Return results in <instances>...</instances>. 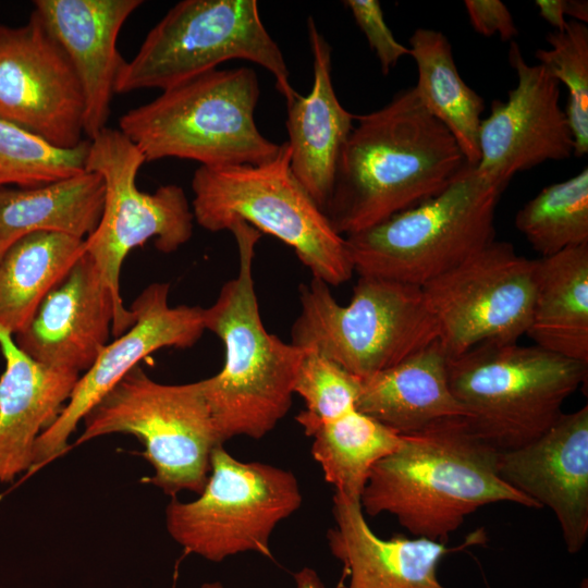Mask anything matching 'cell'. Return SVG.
<instances>
[{"mask_svg": "<svg viewBox=\"0 0 588 588\" xmlns=\"http://www.w3.org/2000/svg\"><path fill=\"white\" fill-rule=\"evenodd\" d=\"M467 166L414 86L400 90L382 108L355 115L324 213L340 235L357 233L434 197Z\"/></svg>", "mask_w": 588, "mask_h": 588, "instance_id": "obj_1", "label": "cell"}, {"mask_svg": "<svg viewBox=\"0 0 588 588\" xmlns=\"http://www.w3.org/2000/svg\"><path fill=\"white\" fill-rule=\"evenodd\" d=\"M499 453L464 417L401 434L397 449L371 468L362 510L368 516H394L414 537L446 542L482 506L511 502L540 509L502 479Z\"/></svg>", "mask_w": 588, "mask_h": 588, "instance_id": "obj_2", "label": "cell"}, {"mask_svg": "<svg viewBox=\"0 0 588 588\" xmlns=\"http://www.w3.org/2000/svg\"><path fill=\"white\" fill-rule=\"evenodd\" d=\"M238 249L237 275L204 308L205 329L224 347L222 369L201 380L218 438L261 439L287 414L304 350L269 333L261 320L253 279L261 233L237 220L228 229Z\"/></svg>", "mask_w": 588, "mask_h": 588, "instance_id": "obj_3", "label": "cell"}, {"mask_svg": "<svg viewBox=\"0 0 588 588\" xmlns=\"http://www.w3.org/2000/svg\"><path fill=\"white\" fill-rule=\"evenodd\" d=\"M259 96L254 69H216L131 109L121 117L119 130L146 162L179 158L203 167L260 164L272 160L281 144L258 130Z\"/></svg>", "mask_w": 588, "mask_h": 588, "instance_id": "obj_4", "label": "cell"}, {"mask_svg": "<svg viewBox=\"0 0 588 588\" xmlns=\"http://www.w3.org/2000/svg\"><path fill=\"white\" fill-rule=\"evenodd\" d=\"M290 160L285 142L260 164L199 166L192 179L194 219L210 232L244 221L292 247L313 278L340 285L354 272L345 238L293 175Z\"/></svg>", "mask_w": 588, "mask_h": 588, "instance_id": "obj_5", "label": "cell"}, {"mask_svg": "<svg viewBox=\"0 0 588 588\" xmlns=\"http://www.w3.org/2000/svg\"><path fill=\"white\" fill-rule=\"evenodd\" d=\"M451 390L473 432L499 451L526 445L563 414L587 380L588 363L537 345L485 342L449 358Z\"/></svg>", "mask_w": 588, "mask_h": 588, "instance_id": "obj_6", "label": "cell"}, {"mask_svg": "<svg viewBox=\"0 0 588 588\" xmlns=\"http://www.w3.org/2000/svg\"><path fill=\"white\" fill-rule=\"evenodd\" d=\"M503 191L467 166L434 197L344 236L354 271L422 286L494 241Z\"/></svg>", "mask_w": 588, "mask_h": 588, "instance_id": "obj_7", "label": "cell"}, {"mask_svg": "<svg viewBox=\"0 0 588 588\" xmlns=\"http://www.w3.org/2000/svg\"><path fill=\"white\" fill-rule=\"evenodd\" d=\"M299 303L291 343L316 351L359 379L439 340L421 286L359 275L343 306L326 282L313 278L299 286Z\"/></svg>", "mask_w": 588, "mask_h": 588, "instance_id": "obj_8", "label": "cell"}, {"mask_svg": "<svg viewBox=\"0 0 588 588\" xmlns=\"http://www.w3.org/2000/svg\"><path fill=\"white\" fill-rule=\"evenodd\" d=\"M246 60L272 74L289 100L284 56L265 27L255 0H183L150 29L136 54L120 69L115 94L174 87L229 60Z\"/></svg>", "mask_w": 588, "mask_h": 588, "instance_id": "obj_9", "label": "cell"}, {"mask_svg": "<svg viewBox=\"0 0 588 588\" xmlns=\"http://www.w3.org/2000/svg\"><path fill=\"white\" fill-rule=\"evenodd\" d=\"M76 444L98 437H136L154 468L149 481L174 498L181 491L201 493L218 438L201 380L164 384L139 365L131 369L83 418Z\"/></svg>", "mask_w": 588, "mask_h": 588, "instance_id": "obj_10", "label": "cell"}, {"mask_svg": "<svg viewBox=\"0 0 588 588\" xmlns=\"http://www.w3.org/2000/svg\"><path fill=\"white\" fill-rule=\"evenodd\" d=\"M295 475L262 463L242 462L217 445L210 473L198 498L175 497L166 509V526L186 552L210 562L255 552L271 558L275 527L302 505Z\"/></svg>", "mask_w": 588, "mask_h": 588, "instance_id": "obj_11", "label": "cell"}, {"mask_svg": "<svg viewBox=\"0 0 588 588\" xmlns=\"http://www.w3.org/2000/svg\"><path fill=\"white\" fill-rule=\"evenodd\" d=\"M145 162L138 147L119 128L107 126L89 139L85 170L102 176L106 192L100 221L85 240V250L121 306L120 273L127 254L149 240L159 252L169 254L193 234L195 219L181 186L162 185L155 193L137 187L136 177Z\"/></svg>", "mask_w": 588, "mask_h": 588, "instance_id": "obj_12", "label": "cell"}, {"mask_svg": "<svg viewBox=\"0 0 588 588\" xmlns=\"http://www.w3.org/2000/svg\"><path fill=\"white\" fill-rule=\"evenodd\" d=\"M537 259L492 241L421 286L449 358L485 343L526 334L536 292Z\"/></svg>", "mask_w": 588, "mask_h": 588, "instance_id": "obj_13", "label": "cell"}, {"mask_svg": "<svg viewBox=\"0 0 588 588\" xmlns=\"http://www.w3.org/2000/svg\"><path fill=\"white\" fill-rule=\"evenodd\" d=\"M84 112L76 73L39 14L0 24V118L72 149L85 139Z\"/></svg>", "mask_w": 588, "mask_h": 588, "instance_id": "obj_14", "label": "cell"}, {"mask_svg": "<svg viewBox=\"0 0 588 588\" xmlns=\"http://www.w3.org/2000/svg\"><path fill=\"white\" fill-rule=\"evenodd\" d=\"M169 290V283H152L133 302L134 324L107 344L78 378L56 421L38 437L30 471L68 451L85 415L143 358L163 347H191L200 339L206 330L204 308L170 307Z\"/></svg>", "mask_w": 588, "mask_h": 588, "instance_id": "obj_15", "label": "cell"}, {"mask_svg": "<svg viewBox=\"0 0 588 588\" xmlns=\"http://www.w3.org/2000/svg\"><path fill=\"white\" fill-rule=\"evenodd\" d=\"M509 61L517 85L494 100L479 127L477 169L505 189L511 179L549 160L574 154V139L560 103L561 84L540 63L530 65L511 42Z\"/></svg>", "mask_w": 588, "mask_h": 588, "instance_id": "obj_16", "label": "cell"}, {"mask_svg": "<svg viewBox=\"0 0 588 588\" xmlns=\"http://www.w3.org/2000/svg\"><path fill=\"white\" fill-rule=\"evenodd\" d=\"M134 322L133 311L117 303L85 250L14 342L40 364L79 373L91 367L110 333L118 338Z\"/></svg>", "mask_w": 588, "mask_h": 588, "instance_id": "obj_17", "label": "cell"}, {"mask_svg": "<svg viewBox=\"0 0 588 588\" xmlns=\"http://www.w3.org/2000/svg\"><path fill=\"white\" fill-rule=\"evenodd\" d=\"M502 479L554 514L566 550L588 538V406L561 417L539 438L499 453Z\"/></svg>", "mask_w": 588, "mask_h": 588, "instance_id": "obj_18", "label": "cell"}, {"mask_svg": "<svg viewBox=\"0 0 588 588\" xmlns=\"http://www.w3.org/2000/svg\"><path fill=\"white\" fill-rule=\"evenodd\" d=\"M34 10L61 46L84 98V135L107 127L115 83L124 59L118 37L142 0H36Z\"/></svg>", "mask_w": 588, "mask_h": 588, "instance_id": "obj_19", "label": "cell"}, {"mask_svg": "<svg viewBox=\"0 0 588 588\" xmlns=\"http://www.w3.org/2000/svg\"><path fill=\"white\" fill-rule=\"evenodd\" d=\"M307 33L313 56V87L286 100L287 144L293 175L324 212L331 198L341 150L355 115L339 101L332 83V48L311 16Z\"/></svg>", "mask_w": 588, "mask_h": 588, "instance_id": "obj_20", "label": "cell"}, {"mask_svg": "<svg viewBox=\"0 0 588 588\" xmlns=\"http://www.w3.org/2000/svg\"><path fill=\"white\" fill-rule=\"evenodd\" d=\"M332 514L327 541L348 577L345 588H450L438 577L439 564L451 551L445 542L381 538L366 522L359 499L336 491Z\"/></svg>", "mask_w": 588, "mask_h": 588, "instance_id": "obj_21", "label": "cell"}, {"mask_svg": "<svg viewBox=\"0 0 588 588\" xmlns=\"http://www.w3.org/2000/svg\"><path fill=\"white\" fill-rule=\"evenodd\" d=\"M0 351V483H7L29 474L35 443L62 412L79 373L34 360L1 328Z\"/></svg>", "mask_w": 588, "mask_h": 588, "instance_id": "obj_22", "label": "cell"}, {"mask_svg": "<svg viewBox=\"0 0 588 588\" xmlns=\"http://www.w3.org/2000/svg\"><path fill=\"white\" fill-rule=\"evenodd\" d=\"M449 357L439 340L394 366L360 379L356 408L400 434L466 412L449 381Z\"/></svg>", "mask_w": 588, "mask_h": 588, "instance_id": "obj_23", "label": "cell"}, {"mask_svg": "<svg viewBox=\"0 0 588 588\" xmlns=\"http://www.w3.org/2000/svg\"><path fill=\"white\" fill-rule=\"evenodd\" d=\"M526 334L541 348L588 363V244L537 259Z\"/></svg>", "mask_w": 588, "mask_h": 588, "instance_id": "obj_24", "label": "cell"}, {"mask_svg": "<svg viewBox=\"0 0 588 588\" xmlns=\"http://www.w3.org/2000/svg\"><path fill=\"white\" fill-rule=\"evenodd\" d=\"M105 182L94 171L33 187L0 188V240L10 246L21 236L48 231L86 240L98 226Z\"/></svg>", "mask_w": 588, "mask_h": 588, "instance_id": "obj_25", "label": "cell"}, {"mask_svg": "<svg viewBox=\"0 0 588 588\" xmlns=\"http://www.w3.org/2000/svg\"><path fill=\"white\" fill-rule=\"evenodd\" d=\"M85 248V240L48 231L13 242L0 260V328L11 334L22 331Z\"/></svg>", "mask_w": 588, "mask_h": 588, "instance_id": "obj_26", "label": "cell"}, {"mask_svg": "<svg viewBox=\"0 0 588 588\" xmlns=\"http://www.w3.org/2000/svg\"><path fill=\"white\" fill-rule=\"evenodd\" d=\"M408 48L417 66L414 88L420 102L453 135L466 162L477 167L483 99L461 77L443 33L417 28Z\"/></svg>", "mask_w": 588, "mask_h": 588, "instance_id": "obj_27", "label": "cell"}, {"mask_svg": "<svg viewBox=\"0 0 588 588\" xmlns=\"http://www.w3.org/2000/svg\"><path fill=\"white\" fill-rule=\"evenodd\" d=\"M311 454L334 491L360 499L371 468L401 443V434L357 408L307 432Z\"/></svg>", "mask_w": 588, "mask_h": 588, "instance_id": "obj_28", "label": "cell"}, {"mask_svg": "<svg viewBox=\"0 0 588 588\" xmlns=\"http://www.w3.org/2000/svg\"><path fill=\"white\" fill-rule=\"evenodd\" d=\"M515 226L541 257L588 244V169L542 188L516 213Z\"/></svg>", "mask_w": 588, "mask_h": 588, "instance_id": "obj_29", "label": "cell"}, {"mask_svg": "<svg viewBox=\"0 0 588 588\" xmlns=\"http://www.w3.org/2000/svg\"><path fill=\"white\" fill-rule=\"evenodd\" d=\"M89 139L72 149L52 146L0 118V188L44 185L85 170Z\"/></svg>", "mask_w": 588, "mask_h": 588, "instance_id": "obj_30", "label": "cell"}, {"mask_svg": "<svg viewBox=\"0 0 588 588\" xmlns=\"http://www.w3.org/2000/svg\"><path fill=\"white\" fill-rule=\"evenodd\" d=\"M549 49H538L536 58L550 74L564 84L568 100L564 109L574 139V155L588 152V28L571 20L562 32L546 38Z\"/></svg>", "mask_w": 588, "mask_h": 588, "instance_id": "obj_31", "label": "cell"}, {"mask_svg": "<svg viewBox=\"0 0 588 588\" xmlns=\"http://www.w3.org/2000/svg\"><path fill=\"white\" fill-rule=\"evenodd\" d=\"M303 350L294 393L305 402L306 409L296 420L307 432L319 422L356 408L362 380L316 351Z\"/></svg>", "mask_w": 588, "mask_h": 588, "instance_id": "obj_32", "label": "cell"}, {"mask_svg": "<svg viewBox=\"0 0 588 588\" xmlns=\"http://www.w3.org/2000/svg\"><path fill=\"white\" fill-rule=\"evenodd\" d=\"M344 3L378 58L382 74L388 75L400 59L409 56V48L399 42L393 36L384 21L379 1L346 0Z\"/></svg>", "mask_w": 588, "mask_h": 588, "instance_id": "obj_33", "label": "cell"}, {"mask_svg": "<svg viewBox=\"0 0 588 588\" xmlns=\"http://www.w3.org/2000/svg\"><path fill=\"white\" fill-rule=\"evenodd\" d=\"M464 5L473 28L490 37L499 34L503 41L516 37L518 29L507 7L500 0H465Z\"/></svg>", "mask_w": 588, "mask_h": 588, "instance_id": "obj_34", "label": "cell"}, {"mask_svg": "<svg viewBox=\"0 0 588 588\" xmlns=\"http://www.w3.org/2000/svg\"><path fill=\"white\" fill-rule=\"evenodd\" d=\"M567 3L568 0H537L535 2L539 15L558 32H562L567 24L565 20Z\"/></svg>", "mask_w": 588, "mask_h": 588, "instance_id": "obj_35", "label": "cell"}, {"mask_svg": "<svg viewBox=\"0 0 588 588\" xmlns=\"http://www.w3.org/2000/svg\"><path fill=\"white\" fill-rule=\"evenodd\" d=\"M296 588H326L320 576L310 567H303L293 574ZM200 588H225L220 581H207Z\"/></svg>", "mask_w": 588, "mask_h": 588, "instance_id": "obj_36", "label": "cell"}, {"mask_svg": "<svg viewBox=\"0 0 588 588\" xmlns=\"http://www.w3.org/2000/svg\"><path fill=\"white\" fill-rule=\"evenodd\" d=\"M567 15L577 22H588V2L586 0H568Z\"/></svg>", "mask_w": 588, "mask_h": 588, "instance_id": "obj_37", "label": "cell"}, {"mask_svg": "<svg viewBox=\"0 0 588 588\" xmlns=\"http://www.w3.org/2000/svg\"><path fill=\"white\" fill-rule=\"evenodd\" d=\"M9 246L0 240V260Z\"/></svg>", "mask_w": 588, "mask_h": 588, "instance_id": "obj_38", "label": "cell"}, {"mask_svg": "<svg viewBox=\"0 0 588 588\" xmlns=\"http://www.w3.org/2000/svg\"><path fill=\"white\" fill-rule=\"evenodd\" d=\"M578 588H588L587 579H585Z\"/></svg>", "mask_w": 588, "mask_h": 588, "instance_id": "obj_39", "label": "cell"}]
</instances>
